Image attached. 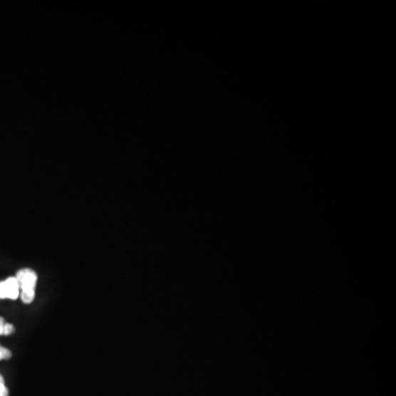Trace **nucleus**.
Returning <instances> with one entry per match:
<instances>
[{"label":"nucleus","instance_id":"obj_1","mask_svg":"<svg viewBox=\"0 0 396 396\" xmlns=\"http://www.w3.org/2000/svg\"><path fill=\"white\" fill-rule=\"evenodd\" d=\"M18 284L20 288V297L21 301L26 304L33 302L36 297V286L38 282V276L31 269H22L18 271L17 276Z\"/></svg>","mask_w":396,"mask_h":396},{"label":"nucleus","instance_id":"obj_2","mask_svg":"<svg viewBox=\"0 0 396 396\" xmlns=\"http://www.w3.org/2000/svg\"><path fill=\"white\" fill-rule=\"evenodd\" d=\"M20 296L19 284L15 276L0 282V300H17Z\"/></svg>","mask_w":396,"mask_h":396},{"label":"nucleus","instance_id":"obj_3","mask_svg":"<svg viewBox=\"0 0 396 396\" xmlns=\"http://www.w3.org/2000/svg\"><path fill=\"white\" fill-rule=\"evenodd\" d=\"M15 333L14 325L6 323L3 317H0V336H9Z\"/></svg>","mask_w":396,"mask_h":396},{"label":"nucleus","instance_id":"obj_4","mask_svg":"<svg viewBox=\"0 0 396 396\" xmlns=\"http://www.w3.org/2000/svg\"><path fill=\"white\" fill-rule=\"evenodd\" d=\"M10 358H11V351L0 345V361L8 360Z\"/></svg>","mask_w":396,"mask_h":396},{"label":"nucleus","instance_id":"obj_5","mask_svg":"<svg viewBox=\"0 0 396 396\" xmlns=\"http://www.w3.org/2000/svg\"><path fill=\"white\" fill-rule=\"evenodd\" d=\"M0 396H9V391L6 387L5 380L1 375H0Z\"/></svg>","mask_w":396,"mask_h":396}]
</instances>
